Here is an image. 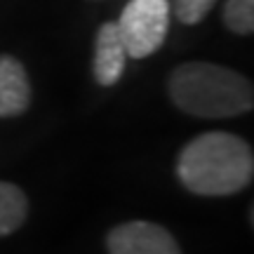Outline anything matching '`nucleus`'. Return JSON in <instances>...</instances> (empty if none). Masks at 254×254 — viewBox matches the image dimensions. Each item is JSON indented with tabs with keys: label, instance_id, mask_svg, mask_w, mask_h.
<instances>
[{
	"label": "nucleus",
	"instance_id": "nucleus-1",
	"mask_svg": "<svg viewBox=\"0 0 254 254\" xmlns=\"http://www.w3.org/2000/svg\"><path fill=\"white\" fill-rule=\"evenodd\" d=\"M177 177L195 195H233L252 182V148L236 134L205 132L182 148Z\"/></svg>",
	"mask_w": 254,
	"mask_h": 254
},
{
	"label": "nucleus",
	"instance_id": "nucleus-2",
	"mask_svg": "<svg viewBox=\"0 0 254 254\" xmlns=\"http://www.w3.org/2000/svg\"><path fill=\"white\" fill-rule=\"evenodd\" d=\"M167 87L177 109L195 118H233L252 111L254 106L252 82L238 71L219 64H179L170 75Z\"/></svg>",
	"mask_w": 254,
	"mask_h": 254
},
{
	"label": "nucleus",
	"instance_id": "nucleus-3",
	"mask_svg": "<svg viewBox=\"0 0 254 254\" xmlns=\"http://www.w3.org/2000/svg\"><path fill=\"white\" fill-rule=\"evenodd\" d=\"M127 57L144 59L160 50L170 28L167 0H129L116 21Z\"/></svg>",
	"mask_w": 254,
	"mask_h": 254
},
{
	"label": "nucleus",
	"instance_id": "nucleus-4",
	"mask_svg": "<svg viewBox=\"0 0 254 254\" xmlns=\"http://www.w3.org/2000/svg\"><path fill=\"white\" fill-rule=\"evenodd\" d=\"M109 254H182L174 236L153 221H125L106 236Z\"/></svg>",
	"mask_w": 254,
	"mask_h": 254
},
{
	"label": "nucleus",
	"instance_id": "nucleus-5",
	"mask_svg": "<svg viewBox=\"0 0 254 254\" xmlns=\"http://www.w3.org/2000/svg\"><path fill=\"white\" fill-rule=\"evenodd\" d=\"M125 45L120 40L118 26L113 21L101 24L94 38V59H92V71L101 87H111L120 80L125 71Z\"/></svg>",
	"mask_w": 254,
	"mask_h": 254
},
{
	"label": "nucleus",
	"instance_id": "nucleus-6",
	"mask_svg": "<svg viewBox=\"0 0 254 254\" xmlns=\"http://www.w3.org/2000/svg\"><path fill=\"white\" fill-rule=\"evenodd\" d=\"M31 104V80L24 64L12 55H0V118L21 116Z\"/></svg>",
	"mask_w": 254,
	"mask_h": 254
},
{
	"label": "nucleus",
	"instance_id": "nucleus-7",
	"mask_svg": "<svg viewBox=\"0 0 254 254\" xmlns=\"http://www.w3.org/2000/svg\"><path fill=\"white\" fill-rule=\"evenodd\" d=\"M28 214L26 193L9 182H0V238L14 233Z\"/></svg>",
	"mask_w": 254,
	"mask_h": 254
},
{
	"label": "nucleus",
	"instance_id": "nucleus-8",
	"mask_svg": "<svg viewBox=\"0 0 254 254\" xmlns=\"http://www.w3.org/2000/svg\"><path fill=\"white\" fill-rule=\"evenodd\" d=\"M221 17L233 33L250 36L254 31V0H226Z\"/></svg>",
	"mask_w": 254,
	"mask_h": 254
},
{
	"label": "nucleus",
	"instance_id": "nucleus-9",
	"mask_svg": "<svg viewBox=\"0 0 254 254\" xmlns=\"http://www.w3.org/2000/svg\"><path fill=\"white\" fill-rule=\"evenodd\" d=\"M217 0H174V14L182 24H198L209 14Z\"/></svg>",
	"mask_w": 254,
	"mask_h": 254
}]
</instances>
